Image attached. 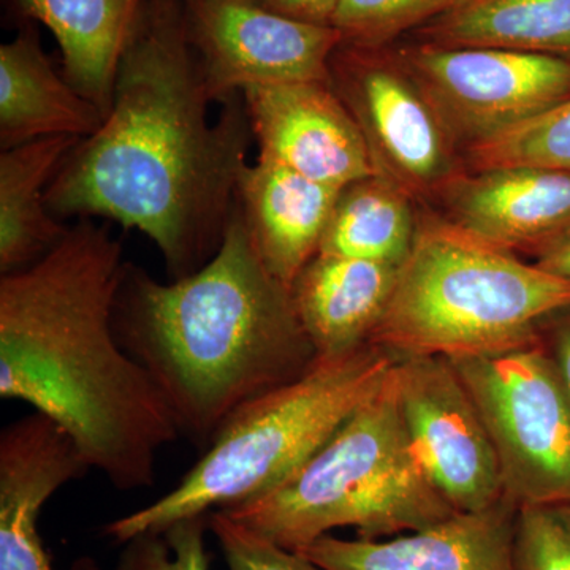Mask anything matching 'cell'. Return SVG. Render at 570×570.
I'll use <instances>...</instances> for the list:
<instances>
[{"instance_id": "44dd1931", "label": "cell", "mask_w": 570, "mask_h": 570, "mask_svg": "<svg viewBox=\"0 0 570 570\" xmlns=\"http://www.w3.org/2000/svg\"><path fill=\"white\" fill-rule=\"evenodd\" d=\"M412 36L438 47L501 48L570 59V0H463Z\"/></svg>"}, {"instance_id": "f546056e", "label": "cell", "mask_w": 570, "mask_h": 570, "mask_svg": "<svg viewBox=\"0 0 570 570\" xmlns=\"http://www.w3.org/2000/svg\"><path fill=\"white\" fill-rule=\"evenodd\" d=\"M551 356L557 363L562 384L570 397V309L564 311V317L554 326Z\"/></svg>"}, {"instance_id": "3957f363", "label": "cell", "mask_w": 570, "mask_h": 570, "mask_svg": "<svg viewBox=\"0 0 570 570\" xmlns=\"http://www.w3.org/2000/svg\"><path fill=\"white\" fill-rule=\"evenodd\" d=\"M115 330L156 382L181 436L200 449L236 411L318 358L292 288L266 268L236 200L223 245L193 275L160 283L127 262Z\"/></svg>"}, {"instance_id": "484cf974", "label": "cell", "mask_w": 570, "mask_h": 570, "mask_svg": "<svg viewBox=\"0 0 570 570\" xmlns=\"http://www.w3.org/2000/svg\"><path fill=\"white\" fill-rule=\"evenodd\" d=\"M208 515L176 521L163 532L124 542L116 570H209L205 532Z\"/></svg>"}, {"instance_id": "9c48e42d", "label": "cell", "mask_w": 570, "mask_h": 570, "mask_svg": "<svg viewBox=\"0 0 570 570\" xmlns=\"http://www.w3.org/2000/svg\"><path fill=\"white\" fill-rule=\"evenodd\" d=\"M461 153L570 97V59L501 50L393 45Z\"/></svg>"}, {"instance_id": "52a82bcc", "label": "cell", "mask_w": 570, "mask_h": 570, "mask_svg": "<svg viewBox=\"0 0 570 570\" xmlns=\"http://www.w3.org/2000/svg\"><path fill=\"white\" fill-rule=\"evenodd\" d=\"M493 442L504 494L521 505L570 501V397L538 343L449 358Z\"/></svg>"}, {"instance_id": "8992f818", "label": "cell", "mask_w": 570, "mask_h": 570, "mask_svg": "<svg viewBox=\"0 0 570 570\" xmlns=\"http://www.w3.org/2000/svg\"><path fill=\"white\" fill-rule=\"evenodd\" d=\"M393 366L305 466L276 490L224 512L294 551L341 528L385 539L456 513L412 449Z\"/></svg>"}, {"instance_id": "5b68a950", "label": "cell", "mask_w": 570, "mask_h": 570, "mask_svg": "<svg viewBox=\"0 0 570 570\" xmlns=\"http://www.w3.org/2000/svg\"><path fill=\"white\" fill-rule=\"evenodd\" d=\"M396 358L370 343L318 356L302 377L236 411L174 490L111 521L118 543L193 517L234 508L283 485L324 448L389 376Z\"/></svg>"}, {"instance_id": "cb8c5ba5", "label": "cell", "mask_w": 570, "mask_h": 570, "mask_svg": "<svg viewBox=\"0 0 570 570\" xmlns=\"http://www.w3.org/2000/svg\"><path fill=\"white\" fill-rule=\"evenodd\" d=\"M463 0H341L332 28L341 43L360 48H390L404 33L455 9Z\"/></svg>"}, {"instance_id": "d4e9b609", "label": "cell", "mask_w": 570, "mask_h": 570, "mask_svg": "<svg viewBox=\"0 0 570 570\" xmlns=\"http://www.w3.org/2000/svg\"><path fill=\"white\" fill-rule=\"evenodd\" d=\"M512 570H570V501L519 508Z\"/></svg>"}, {"instance_id": "4fadbf2b", "label": "cell", "mask_w": 570, "mask_h": 570, "mask_svg": "<svg viewBox=\"0 0 570 570\" xmlns=\"http://www.w3.org/2000/svg\"><path fill=\"white\" fill-rule=\"evenodd\" d=\"M80 449L40 412L0 434V570H56L39 531L48 499L89 471ZM71 570H99L81 560Z\"/></svg>"}, {"instance_id": "9a60e30c", "label": "cell", "mask_w": 570, "mask_h": 570, "mask_svg": "<svg viewBox=\"0 0 570 570\" xmlns=\"http://www.w3.org/2000/svg\"><path fill=\"white\" fill-rule=\"evenodd\" d=\"M517 512L504 497L480 512H456L392 538L326 534L298 553L324 570H512Z\"/></svg>"}, {"instance_id": "6da1fadb", "label": "cell", "mask_w": 570, "mask_h": 570, "mask_svg": "<svg viewBox=\"0 0 570 570\" xmlns=\"http://www.w3.org/2000/svg\"><path fill=\"white\" fill-rule=\"evenodd\" d=\"M184 0H141L107 118L66 157L48 187L58 219L105 217L148 236L171 281L217 253L254 140L242 92L216 121Z\"/></svg>"}, {"instance_id": "7a4b0ae2", "label": "cell", "mask_w": 570, "mask_h": 570, "mask_svg": "<svg viewBox=\"0 0 570 570\" xmlns=\"http://www.w3.org/2000/svg\"><path fill=\"white\" fill-rule=\"evenodd\" d=\"M121 239L85 217L40 261L0 277V397L31 404L118 490L151 487L181 436L156 382L124 351Z\"/></svg>"}, {"instance_id": "e0dca14e", "label": "cell", "mask_w": 570, "mask_h": 570, "mask_svg": "<svg viewBox=\"0 0 570 570\" xmlns=\"http://www.w3.org/2000/svg\"><path fill=\"white\" fill-rule=\"evenodd\" d=\"M400 266L317 254L292 285L296 314L317 356L371 343L395 291Z\"/></svg>"}, {"instance_id": "ba28073f", "label": "cell", "mask_w": 570, "mask_h": 570, "mask_svg": "<svg viewBox=\"0 0 570 570\" xmlns=\"http://www.w3.org/2000/svg\"><path fill=\"white\" fill-rule=\"evenodd\" d=\"M330 85L355 119L376 175L415 202H436L468 170L433 104L393 47L341 43L330 59Z\"/></svg>"}, {"instance_id": "d6986e66", "label": "cell", "mask_w": 570, "mask_h": 570, "mask_svg": "<svg viewBox=\"0 0 570 570\" xmlns=\"http://www.w3.org/2000/svg\"><path fill=\"white\" fill-rule=\"evenodd\" d=\"M141 0H6L18 24L50 29L62 55V75L86 99L110 111L116 71Z\"/></svg>"}, {"instance_id": "277c9868", "label": "cell", "mask_w": 570, "mask_h": 570, "mask_svg": "<svg viewBox=\"0 0 570 570\" xmlns=\"http://www.w3.org/2000/svg\"><path fill=\"white\" fill-rule=\"evenodd\" d=\"M568 309L570 281L423 212L371 343L395 358L499 354L538 343Z\"/></svg>"}, {"instance_id": "ffe728a7", "label": "cell", "mask_w": 570, "mask_h": 570, "mask_svg": "<svg viewBox=\"0 0 570 570\" xmlns=\"http://www.w3.org/2000/svg\"><path fill=\"white\" fill-rule=\"evenodd\" d=\"M82 138L55 135L0 153V272H18L59 245L70 227L52 216L47 190Z\"/></svg>"}, {"instance_id": "7402d4cb", "label": "cell", "mask_w": 570, "mask_h": 570, "mask_svg": "<svg viewBox=\"0 0 570 570\" xmlns=\"http://www.w3.org/2000/svg\"><path fill=\"white\" fill-rule=\"evenodd\" d=\"M417 228V202L382 176H367L340 190L318 254L401 266Z\"/></svg>"}, {"instance_id": "8fae6325", "label": "cell", "mask_w": 570, "mask_h": 570, "mask_svg": "<svg viewBox=\"0 0 570 570\" xmlns=\"http://www.w3.org/2000/svg\"><path fill=\"white\" fill-rule=\"evenodd\" d=\"M187 37L213 102L254 86L330 82L341 45L330 26L307 24L246 0H184Z\"/></svg>"}, {"instance_id": "7c38bea8", "label": "cell", "mask_w": 570, "mask_h": 570, "mask_svg": "<svg viewBox=\"0 0 570 570\" xmlns=\"http://www.w3.org/2000/svg\"><path fill=\"white\" fill-rule=\"evenodd\" d=\"M242 94L261 159L337 189L376 175L365 138L330 82L254 86Z\"/></svg>"}, {"instance_id": "603a6c76", "label": "cell", "mask_w": 570, "mask_h": 570, "mask_svg": "<svg viewBox=\"0 0 570 570\" xmlns=\"http://www.w3.org/2000/svg\"><path fill=\"white\" fill-rule=\"evenodd\" d=\"M468 170L543 167L570 174V97L530 121L464 151Z\"/></svg>"}, {"instance_id": "5bb4252c", "label": "cell", "mask_w": 570, "mask_h": 570, "mask_svg": "<svg viewBox=\"0 0 570 570\" xmlns=\"http://www.w3.org/2000/svg\"><path fill=\"white\" fill-rule=\"evenodd\" d=\"M441 216L466 234L539 254L570 234V174L543 167L466 170L442 190Z\"/></svg>"}, {"instance_id": "30bf717a", "label": "cell", "mask_w": 570, "mask_h": 570, "mask_svg": "<svg viewBox=\"0 0 570 570\" xmlns=\"http://www.w3.org/2000/svg\"><path fill=\"white\" fill-rule=\"evenodd\" d=\"M397 404L412 449L455 512H480L504 494L493 442L449 358H396Z\"/></svg>"}, {"instance_id": "f1b7e54d", "label": "cell", "mask_w": 570, "mask_h": 570, "mask_svg": "<svg viewBox=\"0 0 570 570\" xmlns=\"http://www.w3.org/2000/svg\"><path fill=\"white\" fill-rule=\"evenodd\" d=\"M535 257H538L535 265L540 268L570 281V234L540 250Z\"/></svg>"}, {"instance_id": "4316f807", "label": "cell", "mask_w": 570, "mask_h": 570, "mask_svg": "<svg viewBox=\"0 0 570 570\" xmlns=\"http://www.w3.org/2000/svg\"><path fill=\"white\" fill-rule=\"evenodd\" d=\"M208 527L219 542L228 570H324L305 554L284 549L224 510L208 513Z\"/></svg>"}, {"instance_id": "83f0119b", "label": "cell", "mask_w": 570, "mask_h": 570, "mask_svg": "<svg viewBox=\"0 0 570 570\" xmlns=\"http://www.w3.org/2000/svg\"><path fill=\"white\" fill-rule=\"evenodd\" d=\"M273 13L307 24L330 26L341 0H246Z\"/></svg>"}, {"instance_id": "ac0fdd59", "label": "cell", "mask_w": 570, "mask_h": 570, "mask_svg": "<svg viewBox=\"0 0 570 570\" xmlns=\"http://www.w3.org/2000/svg\"><path fill=\"white\" fill-rule=\"evenodd\" d=\"M105 116L52 66L41 47L39 24L22 22L0 45V148L55 135L88 138Z\"/></svg>"}, {"instance_id": "2e32d148", "label": "cell", "mask_w": 570, "mask_h": 570, "mask_svg": "<svg viewBox=\"0 0 570 570\" xmlns=\"http://www.w3.org/2000/svg\"><path fill=\"white\" fill-rule=\"evenodd\" d=\"M340 190L261 157L243 168L236 205L266 268L288 288L318 254Z\"/></svg>"}]
</instances>
